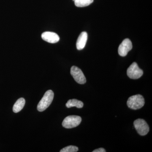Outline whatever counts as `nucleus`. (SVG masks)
I'll return each instance as SVG.
<instances>
[{
	"label": "nucleus",
	"instance_id": "f257e3e1",
	"mask_svg": "<svg viewBox=\"0 0 152 152\" xmlns=\"http://www.w3.org/2000/svg\"><path fill=\"white\" fill-rule=\"evenodd\" d=\"M54 96V94L52 90L47 91L38 104V110L39 112H43L46 110L52 103L53 99Z\"/></svg>",
	"mask_w": 152,
	"mask_h": 152
},
{
	"label": "nucleus",
	"instance_id": "f03ea898",
	"mask_svg": "<svg viewBox=\"0 0 152 152\" xmlns=\"http://www.w3.org/2000/svg\"><path fill=\"white\" fill-rule=\"evenodd\" d=\"M145 99L142 95L137 94L130 97L127 104L129 108L134 110L141 108L145 104Z\"/></svg>",
	"mask_w": 152,
	"mask_h": 152
},
{
	"label": "nucleus",
	"instance_id": "7ed1b4c3",
	"mask_svg": "<svg viewBox=\"0 0 152 152\" xmlns=\"http://www.w3.org/2000/svg\"><path fill=\"white\" fill-rule=\"evenodd\" d=\"M81 121V118L79 116H69L64 119L62 126L66 129H72L78 126Z\"/></svg>",
	"mask_w": 152,
	"mask_h": 152
},
{
	"label": "nucleus",
	"instance_id": "20e7f679",
	"mask_svg": "<svg viewBox=\"0 0 152 152\" xmlns=\"http://www.w3.org/2000/svg\"><path fill=\"white\" fill-rule=\"evenodd\" d=\"M134 126L139 134L145 136L149 132V126L143 119H138L134 122Z\"/></svg>",
	"mask_w": 152,
	"mask_h": 152
},
{
	"label": "nucleus",
	"instance_id": "39448f33",
	"mask_svg": "<svg viewBox=\"0 0 152 152\" xmlns=\"http://www.w3.org/2000/svg\"><path fill=\"white\" fill-rule=\"evenodd\" d=\"M143 72L140 69L136 62L133 63L128 68L127 74L128 77L132 79H138L140 78Z\"/></svg>",
	"mask_w": 152,
	"mask_h": 152
},
{
	"label": "nucleus",
	"instance_id": "423d86ee",
	"mask_svg": "<svg viewBox=\"0 0 152 152\" xmlns=\"http://www.w3.org/2000/svg\"><path fill=\"white\" fill-rule=\"evenodd\" d=\"M71 74L75 81L80 84H84L86 82V79L81 70L76 66H73L71 69Z\"/></svg>",
	"mask_w": 152,
	"mask_h": 152
},
{
	"label": "nucleus",
	"instance_id": "0eeeda50",
	"mask_svg": "<svg viewBox=\"0 0 152 152\" xmlns=\"http://www.w3.org/2000/svg\"><path fill=\"white\" fill-rule=\"evenodd\" d=\"M132 48V44L130 40L129 39H125L119 47L118 50L119 54L121 56H126L127 55L128 52L130 51Z\"/></svg>",
	"mask_w": 152,
	"mask_h": 152
},
{
	"label": "nucleus",
	"instance_id": "6e6552de",
	"mask_svg": "<svg viewBox=\"0 0 152 152\" xmlns=\"http://www.w3.org/2000/svg\"><path fill=\"white\" fill-rule=\"evenodd\" d=\"M42 39L50 43H56L60 40L59 36L56 33L52 32H45L42 34Z\"/></svg>",
	"mask_w": 152,
	"mask_h": 152
},
{
	"label": "nucleus",
	"instance_id": "1a4fd4ad",
	"mask_svg": "<svg viewBox=\"0 0 152 152\" xmlns=\"http://www.w3.org/2000/svg\"><path fill=\"white\" fill-rule=\"evenodd\" d=\"M88 39V34L86 32H83L79 36L76 43L78 50H83L85 48Z\"/></svg>",
	"mask_w": 152,
	"mask_h": 152
},
{
	"label": "nucleus",
	"instance_id": "9d476101",
	"mask_svg": "<svg viewBox=\"0 0 152 152\" xmlns=\"http://www.w3.org/2000/svg\"><path fill=\"white\" fill-rule=\"evenodd\" d=\"M26 101L23 98L18 99L15 103V104L13 107V111L15 113H18L24 107Z\"/></svg>",
	"mask_w": 152,
	"mask_h": 152
},
{
	"label": "nucleus",
	"instance_id": "9b49d317",
	"mask_svg": "<svg viewBox=\"0 0 152 152\" xmlns=\"http://www.w3.org/2000/svg\"><path fill=\"white\" fill-rule=\"evenodd\" d=\"M83 103L82 101H79L76 99H70L68 101L66 104V107L67 108L75 107L78 108H81L83 107Z\"/></svg>",
	"mask_w": 152,
	"mask_h": 152
},
{
	"label": "nucleus",
	"instance_id": "f8f14e48",
	"mask_svg": "<svg viewBox=\"0 0 152 152\" xmlns=\"http://www.w3.org/2000/svg\"><path fill=\"white\" fill-rule=\"evenodd\" d=\"M75 5L78 7H84L90 5L94 2V0H75Z\"/></svg>",
	"mask_w": 152,
	"mask_h": 152
},
{
	"label": "nucleus",
	"instance_id": "ddd939ff",
	"mask_svg": "<svg viewBox=\"0 0 152 152\" xmlns=\"http://www.w3.org/2000/svg\"><path fill=\"white\" fill-rule=\"evenodd\" d=\"M78 151L77 147L73 145L68 146L61 150L60 152H76Z\"/></svg>",
	"mask_w": 152,
	"mask_h": 152
},
{
	"label": "nucleus",
	"instance_id": "4468645a",
	"mask_svg": "<svg viewBox=\"0 0 152 152\" xmlns=\"http://www.w3.org/2000/svg\"><path fill=\"white\" fill-rule=\"evenodd\" d=\"M106 151L103 148H99L93 151V152H105Z\"/></svg>",
	"mask_w": 152,
	"mask_h": 152
},
{
	"label": "nucleus",
	"instance_id": "2eb2a0df",
	"mask_svg": "<svg viewBox=\"0 0 152 152\" xmlns=\"http://www.w3.org/2000/svg\"><path fill=\"white\" fill-rule=\"evenodd\" d=\"M73 1H75V0H73Z\"/></svg>",
	"mask_w": 152,
	"mask_h": 152
}]
</instances>
